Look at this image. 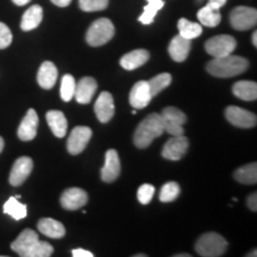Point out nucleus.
I'll use <instances>...</instances> for the list:
<instances>
[{
  "label": "nucleus",
  "mask_w": 257,
  "mask_h": 257,
  "mask_svg": "<svg viewBox=\"0 0 257 257\" xmlns=\"http://www.w3.org/2000/svg\"><path fill=\"white\" fill-rule=\"evenodd\" d=\"M233 94L244 101H253L257 98V83L249 80H243L233 85Z\"/></svg>",
  "instance_id": "nucleus-26"
},
{
  "label": "nucleus",
  "mask_w": 257,
  "mask_h": 257,
  "mask_svg": "<svg viewBox=\"0 0 257 257\" xmlns=\"http://www.w3.org/2000/svg\"><path fill=\"white\" fill-rule=\"evenodd\" d=\"M92 137V130L88 126H75L67 141V149L72 155H79L85 150Z\"/></svg>",
  "instance_id": "nucleus-9"
},
{
  "label": "nucleus",
  "mask_w": 257,
  "mask_h": 257,
  "mask_svg": "<svg viewBox=\"0 0 257 257\" xmlns=\"http://www.w3.org/2000/svg\"><path fill=\"white\" fill-rule=\"evenodd\" d=\"M110 0H79V6L85 12L102 11L108 6Z\"/></svg>",
  "instance_id": "nucleus-35"
},
{
  "label": "nucleus",
  "mask_w": 257,
  "mask_h": 257,
  "mask_svg": "<svg viewBox=\"0 0 257 257\" xmlns=\"http://www.w3.org/2000/svg\"><path fill=\"white\" fill-rule=\"evenodd\" d=\"M50 2L59 8H67L72 3V0H50Z\"/></svg>",
  "instance_id": "nucleus-40"
},
{
  "label": "nucleus",
  "mask_w": 257,
  "mask_h": 257,
  "mask_svg": "<svg viewBox=\"0 0 257 257\" xmlns=\"http://www.w3.org/2000/svg\"><path fill=\"white\" fill-rule=\"evenodd\" d=\"M165 133L162 117L159 113H152L138 124L134 135L135 146L140 149H146L155 138Z\"/></svg>",
  "instance_id": "nucleus-2"
},
{
  "label": "nucleus",
  "mask_w": 257,
  "mask_h": 257,
  "mask_svg": "<svg viewBox=\"0 0 257 257\" xmlns=\"http://www.w3.org/2000/svg\"><path fill=\"white\" fill-rule=\"evenodd\" d=\"M148 4L144 6L143 14L138 18V21L144 25L152 24L155 19V16L161 9L165 6V2L163 0H147Z\"/></svg>",
  "instance_id": "nucleus-30"
},
{
  "label": "nucleus",
  "mask_w": 257,
  "mask_h": 257,
  "mask_svg": "<svg viewBox=\"0 0 257 257\" xmlns=\"http://www.w3.org/2000/svg\"><path fill=\"white\" fill-rule=\"evenodd\" d=\"M155 194V187L150 184H144L138 188L137 199L142 205H148Z\"/></svg>",
  "instance_id": "nucleus-36"
},
{
  "label": "nucleus",
  "mask_w": 257,
  "mask_h": 257,
  "mask_svg": "<svg viewBox=\"0 0 257 257\" xmlns=\"http://www.w3.org/2000/svg\"><path fill=\"white\" fill-rule=\"evenodd\" d=\"M226 2H227V0H208V3H210L211 5H213L214 8H217V9L223 8V6L226 4Z\"/></svg>",
  "instance_id": "nucleus-41"
},
{
  "label": "nucleus",
  "mask_w": 257,
  "mask_h": 257,
  "mask_svg": "<svg viewBox=\"0 0 257 257\" xmlns=\"http://www.w3.org/2000/svg\"><path fill=\"white\" fill-rule=\"evenodd\" d=\"M237 47V42L230 35H218L205 43V50L212 57H223L232 54Z\"/></svg>",
  "instance_id": "nucleus-6"
},
{
  "label": "nucleus",
  "mask_w": 257,
  "mask_h": 257,
  "mask_svg": "<svg viewBox=\"0 0 257 257\" xmlns=\"http://www.w3.org/2000/svg\"><path fill=\"white\" fill-rule=\"evenodd\" d=\"M233 178L240 184L255 185L257 182V165L255 162L239 167L233 173Z\"/></svg>",
  "instance_id": "nucleus-27"
},
{
  "label": "nucleus",
  "mask_w": 257,
  "mask_h": 257,
  "mask_svg": "<svg viewBox=\"0 0 257 257\" xmlns=\"http://www.w3.org/2000/svg\"><path fill=\"white\" fill-rule=\"evenodd\" d=\"M114 101L111 93L102 92L94 104V112L100 123H108L114 115Z\"/></svg>",
  "instance_id": "nucleus-14"
},
{
  "label": "nucleus",
  "mask_w": 257,
  "mask_h": 257,
  "mask_svg": "<svg viewBox=\"0 0 257 257\" xmlns=\"http://www.w3.org/2000/svg\"><path fill=\"white\" fill-rule=\"evenodd\" d=\"M96 88H98V83H96L95 79L91 78V76H86L76 83L74 98L76 99L79 104H88V102H91L93 95L95 94Z\"/></svg>",
  "instance_id": "nucleus-17"
},
{
  "label": "nucleus",
  "mask_w": 257,
  "mask_h": 257,
  "mask_svg": "<svg viewBox=\"0 0 257 257\" xmlns=\"http://www.w3.org/2000/svg\"><path fill=\"white\" fill-rule=\"evenodd\" d=\"M180 194V186L174 181L167 182L162 186L160 192V200L162 202L174 201Z\"/></svg>",
  "instance_id": "nucleus-34"
},
{
  "label": "nucleus",
  "mask_w": 257,
  "mask_h": 257,
  "mask_svg": "<svg viewBox=\"0 0 257 257\" xmlns=\"http://www.w3.org/2000/svg\"><path fill=\"white\" fill-rule=\"evenodd\" d=\"M38 123H40V119H38L37 112L34 108H30L18 127L17 135L19 140L25 141V142L34 140L37 135Z\"/></svg>",
  "instance_id": "nucleus-16"
},
{
  "label": "nucleus",
  "mask_w": 257,
  "mask_h": 257,
  "mask_svg": "<svg viewBox=\"0 0 257 257\" xmlns=\"http://www.w3.org/2000/svg\"><path fill=\"white\" fill-rule=\"evenodd\" d=\"M249 68V61L245 57L230 55L223 57H213L207 63L206 69L211 75L216 78H233Z\"/></svg>",
  "instance_id": "nucleus-1"
},
{
  "label": "nucleus",
  "mask_w": 257,
  "mask_h": 257,
  "mask_svg": "<svg viewBox=\"0 0 257 257\" xmlns=\"http://www.w3.org/2000/svg\"><path fill=\"white\" fill-rule=\"evenodd\" d=\"M257 23L256 9L248 6H237L230 14L231 27L238 31H245L252 29Z\"/></svg>",
  "instance_id": "nucleus-7"
},
{
  "label": "nucleus",
  "mask_w": 257,
  "mask_h": 257,
  "mask_svg": "<svg viewBox=\"0 0 257 257\" xmlns=\"http://www.w3.org/2000/svg\"><path fill=\"white\" fill-rule=\"evenodd\" d=\"M191 48L192 41L178 35V36H175L172 41H170L168 53L170 57H172L175 62H184L189 55Z\"/></svg>",
  "instance_id": "nucleus-18"
},
{
  "label": "nucleus",
  "mask_w": 257,
  "mask_h": 257,
  "mask_svg": "<svg viewBox=\"0 0 257 257\" xmlns=\"http://www.w3.org/2000/svg\"><path fill=\"white\" fill-rule=\"evenodd\" d=\"M153 95L150 93L149 83L144 80L136 82L134 87L131 88L130 95H128V100H130V105L133 106L135 110H141V108L147 107L148 105L152 101Z\"/></svg>",
  "instance_id": "nucleus-11"
},
{
  "label": "nucleus",
  "mask_w": 257,
  "mask_h": 257,
  "mask_svg": "<svg viewBox=\"0 0 257 257\" xmlns=\"http://www.w3.org/2000/svg\"><path fill=\"white\" fill-rule=\"evenodd\" d=\"M149 51L146 49H136L125 54L120 59V66L126 70H134L142 67L149 60Z\"/></svg>",
  "instance_id": "nucleus-21"
},
{
  "label": "nucleus",
  "mask_w": 257,
  "mask_h": 257,
  "mask_svg": "<svg viewBox=\"0 0 257 257\" xmlns=\"http://www.w3.org/2000/svg\"><path fill=\"white\" fill-rule=\"evenodd\" d=\"M57 76H59V72H57L55 64L50 61H46L41 64L40 69H38L37 82L42 88L51 89L55 86Z\"/></svg>",
  "instance_id": "nucleus-19"
},
{
  "label": "nucleus",
  "mask_w": 257,
  "mask_h": 257,
  "mask_svg": "<svg viewBox=\"0 0 257 257\" xmlns=\"http://www.w3.org/2000/svg\"><path fill=\"white\" fill-rule=\"evenodd\" d=\"M176 257H179V256H182V257H189V256H191V255H188V253H181V255H175Z\"/></svg>",
  "instance_id": "nucleus-45"
},
{
  "label": "nucleus",
  "mask_w": 257,
  "mask_h": 257,
  "mask_svg": "<svg viewBox=\"0 0 257 257\" xmlns=\"http://www.w3.org/2000/svg\"><path fill=\"white\" fill-rule=\"evenodd\" d=\"M220 9L214 8L213 5H211L210 3L204 6V8L199 10L198 12V19L202 25L208 28H216L219 25L221 22V15H220Z\"/></svg>",
  "instance_id": "nucleus-25"
},
{
  "label": "nucleus",
  "mask_w": 257,
  "mask_h": 257,
  "mask_svg": "<svg viewBox=\"0 0 257 257\" xmlns=\"http://www.w3.org/2000/svg\"><path fill=\"white\" fill-rule=\"evenodd\" d=\"M161 117H162L165 131H167L169 135H172V136L184 135V125L187 121V117L181 110L169 106V107L163 108Z\"/></svg>",
  "instance_id": "nucleus-5"
},
{
  "label": "nucleus",
  "mask_w": 257,
  "mask_h": 257,
  "mask_svg": "<svg viewBox=\"0 0 257 257\" xmlns=\"http://www.w3.org/2000/svg\"><path fill=\"white\" fill-rule=\"evenodd\" d=\"M43 19V9L40 5H32L24 12L21 22V29L23 31H31L38 28Z\"/></svg>",
  "instance_id": "nucleus-24"
},
{
  "label": "nucleus",
  "mask_w": 257,
  "mask_h": 257,
  "mask_svg": "<svg viewBox=\"0 0 257 257\" xmlns=\"http://www.w3.org/2000/svg\"><path fill=\"white\" fill-rule=\"evenodd\" d=\"M12 2H14L15 4L18 6H24V5H27L28 3H30L31 0H12Z\"/></svg>",
  "instance_id": "nucleus-42"
},
{
  "label": "nucleus",
  "mask_w": 257,
  "mask_h": 257,
  "mask_svg": "<svg viewBox=\"0 0 257 257\" xmlns=\"http://www.w3.org/2000/svg\"><path fill=\"white\" fill-rule=\"evenodd\" d=\"M114 25L107 18L96 19L86 34V41L91 47H100L114 36Z\"/></svg>",
  "instance_id": "nucleus-4"
},
{
  "label": "nucleus",
  "mask_w": 257,
  "mask_h": 257,
  "mask_svg": "<svg viewBox=\"0 0 257 257\" xmlns=\"http://www.w3.org/2000/svg\"><path fill=\"white\" fill-rule=\"evenodd\" d=\"M4 212L9 216H11L15 220L24 219L27 217V206L22 202H19V199L16 197H11L4 205Z\"/></svg>",
  "instance_id": "nucleus-29"
},
{
  "label": "nucleus",
  "mask_w": 257,
  "mask_h": 257,
  "mask_svg": "<svg viewBox=\"0 0 257 257\" xmlns=\"http://www.w3.org/2000/svg\"><path fill=\"white\" fill-rule=\"evenodd\" d=\"M88 201V195L81 188H68L61 195V205L68 211H75L85 206Z\"/></svg>",
  "instance_id": "nucleus-13"
},
{
  "label": "nucleus",
  "mask_w": 257,
  "mask_h": 257,
  "mask_svg": "<svg viewBox=\"0 0 257 257\" xmlns=\"http://www.w3.org/2000/svg\"><path fill=\"white\" fill-rule=\"evenodd\" d=\"M251 41H252L253 47H257V32H256V31H253L252 37H251Z\"/></svg>",
  "instance_id": "nucleus-43"
},
{
  "label": "nucleus",
  "mask_w": 257,
  "mask_h": 257,
  "mask_svg": "<svg viewBox=\"0 0 257 257\" xmlns=\"http://www.w3.org/2000/svg\"><path fill=\"white\" fill-rule=\"evenodd\" d=\"M4 146H5L4 140H3V137L0 136V154H2L3 150H4Z\"/></svg>",
  "instance_id": "nucleus-44"
},
{
  "label": "nucleus",
  "mask_w": 257,
  "mask_h": 257,
  "mask_svg": "<svg viewBox=\"0 0 257 257\" xmlns=\"http://www.w3.org/2000/svg\"><path fill=\"white\" fill-rule=\"evenodd\" d=\"M226 249V239L217 232L204 233L195 243V251L202 257L224 256Z\"/></svg>",
  "instance_id": "nucleus-3"
},
{
  "label": "nucleus",
  "mask_w": 257,
  "mask_h": 257,
  "mask_svg": "<svg viewBox=\"0 0 257 257\" xmlns=\"http://www.w3.org/2000/svg\"><path fill=\"white\" fill-rule=\"evenodd\" d=\"M120 174V160L114 149L107 150L105 155V165L101 169V180L104 182H113Z\"/></svg>",
  "instance_id": "nucleus-15"
},
{
  "label": "nucleus",
  "mask_w": 257,
  "mask_h": 257,
  "mask_svg": "<svg viewBox=\"0 0 257 257\" xmlns=\"http://www.w3.org/2000/svg\"><path fill=\"white\" fill-rule=\"evenodd\" d=\"M54 248L50 243L37 240L24 257H49L53 255Z\"/></svg>",
  "instance_id": "nucleus-33"
},
{
  "label": "nucleus",
  "mask_w": 257,
  "mask_h": 257,
  "mask_svg": "<svg viewBox=\"0 0 257 257\" xmlns=\"http://www.w3.org/2000/svg\"><path fill=\"white\" fill-rule=\"evenodd\" d=\"M47 123L49 125L50 130L55 135L57 138H63L67 134V128H68V121L66 119V115L63 112L51 110L46 115Z\"/></svg>",
  "instance_id": "nucleus-22"
},
{
  "label": "nucleus",
  "mask_w": 257,
  "mask_h": 257,
  "mask_svg": "<svg viewBox=\"0 0 257 257\" xmlns=\"http://www.w3.org/2000/svg\"><path fill=\"white\" fill-rule=\"evenodd\" d=\"M179 35L187 38V40H194L202 34V27L200 24L188 21L186 18H181L178 23Z\"/></svg>",
  "instance_id": "nucleus-28"
},
{
  "label": "nucleus",
  "mask_w": 257,
  "mask_h": 257,
  "mask_svg": "<svg viewBox=\"0 0 257 257\" xmlns=\"http://www.w3.org/2000/svg\"><path fill=\"white\" fill-rule=\"evenodd\" d=\"M188 140L184 135H180V136H173V138L167 142L163 146L162 149V156L167 160L170 161H179L188 150Z\"/></svg>",
  "instance_id": "nucleus-10"
},
{
  "label": "nucleus",
  "mask_w": 257,
  "mask_h": 257,
  "mask_svg": "<svg viewBox=\"0 0 257 257\" xmlns=\"http://www.w3.org/2000/svg\"><path fill=\"white\" fill-rule=\"evenodd\" d=\"M38 231L43 233L44 236L50 237V238H62L66 234V229H64L63 224L60 223L53 218H43L38 221L37 224Z\"/></svg>",
  "instance_id": "nucleus-23"
},
{
  "label": "nucleus",
  "mask_w": 257,
  "mask_h": 257,
  "mask_svg": "<svg viewBox=\"0 0 257 257\" xmlns=\"http://www.w3.org/2000/svg\"><path fill=\"white\" fill-rule=\"evenodd\" d=\"M248 206L251 211H257V194L256 193H252V194L249 195L248 198Z\"/></svg>",
  "instance_id": "nucleus-39"
},
{
  "label": "nucleus",
  "mask_w": 257,
  "mask_h": 257,
  "mask_svg": "<svg viewBox=\"0 0 257 257\" xmlns=\"http://www.w3.org/2000/svg\"><path fill=\"white\" fill-rule=\"evenodd\" d=\"M34 168V162L30 157L22 156L18 157L14 163L11 173H10L9 181L12 186H21L31 174Z\"/></svg>",
  "instance_id": "nucleus-12"
},
{
  "label": "nucleus",
  "mask_w": 257,
  "mask_h": 257,
  "mask_svg": "<svg viewBox=\"0 0 257 257\" xmlns=\"http://www.w3.org/2000/svg\"><path fill=\"white\" fill-rule=\"evenodd\" d=\"M73 257H93V252L85 249H74L72 250Z\"/></svg>",
  "instance_id": "nucleus-38"
},
{
  "label": "nucleus",
  "mask_w": 257,
  "mask_h": 257,
  "mask_svg": "<svg viewBox=\"0 0 257 257\" xmlns=\"http://www.w3.org/2000/svg\"><path fill=\"white\" fill-rule=\"evenodd\" d=\"M37 240H40V238H38V234L35 232L34 230L25 229L24 231H22L21 234L12 242L11 249L14 250L15 252H17L19 256L24 257L25 253L31 249V246L34 245Z\"/></svg>",
  "instance_id": "nucleus-20"
},
{
  "label": "nucleus",
  "mask_w": 257,
  "mask_h": 257,
  "mask_svg": "<svg viewBox=\"0 0 257 257\" xmlns=\"http://www.w3.org/2000/svg\"><path fill=\"white\" fill-rule=\"evenodd\" d=\"M148 83H149L150 93H152L153 96H155L172 83V75L169 73H161L159 75L154 76L153 79H150Z\"/></svg>",
  "instance_id": "nucleus-31"
},
{
  "label": "nucleus",
  "mask_w": 257,
  "mask_h": 257,
  "mask_svg": "<svg viewBox=\"0 0 257 257\" xmlns=\"http://www.w3.org/2000/svg\"><path fill=\"white\" fill-rule=\"evenodd\" d=\"M76 82L74 76L70 74H66L63 75L62 80H61V88H60V95L63 101H69L74 98V93H75Z\"/></svg>",
  "instance_id": "nucleus-32"
},
{
  "label": "nucleus",
  "mask_w": 257,
  "mask_h": 257,
  "mask_svg": "<svg viewBox=\"0 0 257 257\" xmlns=\"http://www.w3.org/2000/svg\"><path fill=\"white\" fill-rule=\"evenodd\" d=\"M225 117L233 126L240 128H250L256 126L257 117L255 113L244 110L238 106H229L225 110Z\"/></svg>",
  "instance_id": "nucleus-8"
},
{
  "label": "nucleus",
  "mask_w": 257,
  "mask_h": 257,
  "mask_svg": "<svg viewBox=\"0 0 257 257\" xmlns=\"http://www.w3.org/2000/svg\"><path fill=\"white\" fill-rule=\"evenodd\" d=\"M14 36L8 25L0 22V49H6L12 43Z\"/></svg>",
  "instance_id": "nucleus-37"
}]
</instances>
